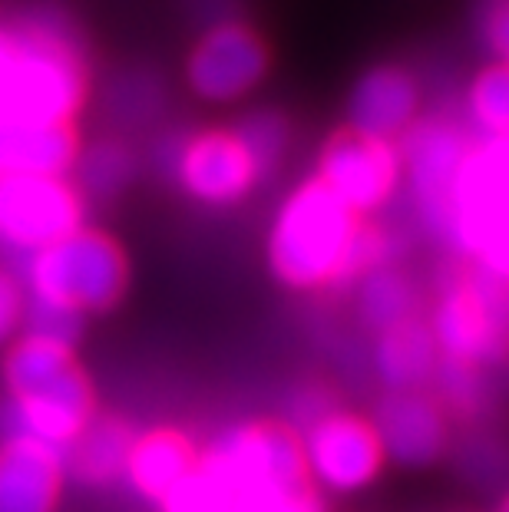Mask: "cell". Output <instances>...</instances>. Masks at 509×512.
I'll return each instance as SVG.
<instances>
[{
  "label": "cell",
  "mask_w": 509,
  "mask_h": 512,
  "mask_svg": "<svg viewBox=\"0 0 509 512\" xmlns=\"http://www.w3.org/2000/svg\"><path fill=\"white\" fill-rule=\"evenodd\" d=\"M90 93L80 37L53 10L0 20V119L73 126Z\"/></svg>",
  "instance_id": "1"
},
{
  "label": "cell",
  "mask_w": 509,
  "mask_h": 512,
  "mask_svg": "<svg viewBox=\"0 0 509 512\" xmlns=\"http://www.w3.org/2000/svg\"><path fill=\"white\" fill-rule=\"evenodd\" d=\"M361 225L357 215L311 176L281 199L268 225V271L281 288L301 294L348 285L351 252Z\"/></svg>",
  "instance_id": "2"
},
{
  "label": "cell",
  "mask_w": 509,
  "mask_h": 512,
  "mask_svg": "<svg viewBox=\"0 0 509 512\" xmlns=\"http://www.w3.org/2000/svg\"><path fill=\"white\" fill-rule=\"evenodd\" d=\"M17 278L27 301L86 321L113 311L126 298L133 265L126 248L110 232L83 225L20 261Z\"/></svg>",
  "instance_id": "3"
},
{
  "label": "cell",
  "mask_w": 509,
  "mask_h": 512,
  "mask_svg": "<svg viewBox=\"0 0 509 512\" xmlns=\"http://www.w3.org/2000/svg\"><path fill=\"white\" fill-rule=\"evenodd\" d=\"M443 245L463 265L506 278L509 268V146L473 136L450 195Z\"/></svg>",
  "instance_id": "4"
},
{
  "label": "cell",
  "mask_w": 509,
  "mask_h": 512,
  "mask_svg": "<svg viewBox=\"0 0 509 512\" xmlns=\"http://www.w3.org/2000/svg\"><path fill=\"white\" fill-rule=\"evenodd\" d=\"M427 328L443 361H460L490 370L506 357L509 301L506 278L483 268L460 265L440 288Z\"/></svg>",
  "instance_id": "5"
},
{
  "label": "cell",
  "mask_w": 509,
  "mask_h": 512,
  "mask_svg": "<svg viewBox=\"0 0 509 512\" xmlns=\"http://www.w3.org/2000/svg\"><path fill=\"white\" fill-rule=\"evenodd\" d=\"M199 466L225 486L232 499L285 493L308 486L298 433L285 420H245L199 446Z\"/></svg>",
  "instance_id": "6"
},
{
  "label": "cell",
  "mask_w": 509,
  "mask_h": 512,
  "mask_svg": "<svg viewBox=\"0 0 509 512\" xmlns=\"http://www.w3.org/2000/svg\"><path fill=\"white\" fill-rule=\"evenodd\" d=\"M301 463L314 493L354 496L384 473V450L364 413L331 407L298 430Z\"/></svg>",
  "instance_id": "7"
},
{
  "label": "cell",
  "mask_w": 509,
  "mask_h": 512,
  "mask_svg": "<svg viewBox=\"0 0 509 512\" xmlns=\"http://www.w3.org/2000/svg\"><path fill=\"white\" fill-rule=\"evenodd\" d=\"M86 225V199L70 179H0V248L20 261Z\"/></svg>",
  "instance_id": "8"
},
{
  "label": "cell",
  "mask_w": 509,
  "mask_h": 512,
  "mask_svg": "<svg viewBox=\"0 0 509 512\" xmlns=\"http://www.w3.org/2000/svg\"><path fill=\"white\" fill-rule=\"evenodd\" d=\"M470 139L473 136L453 126L450 119H420L397 143L400 169H404V182L410 202L417 209V219L440 242L447 235L453 182H457Z\"/></svg>",
  "instance_id": "9"
},
{
  "label": "cell",
  "mask_w": 509,
  "mask_h": 512,
  "mask_svg": "<svg viewBox=\"0 0 509 512\" xmlns=\"http://www.w3.org/2000/svg\"><path fill=\"white\" fill-rule=\"evenodd\" d=\"M314 179L364 222L394 199L404 182V169H400L397 143H381L344 129L321 146Z\"/></svg>",
  "instance_id": "10"
},
{
  "label": "cell",
  "mask_w": 509,
  "mask_h": 512,
  "mask_svg": "<svg viewBox=\"0 0 509 512\" xmlns=\"http://www.w3.org/2000/svg\"><path fill=\"white\" fill-rule=\"evenodd\" d=\"M169 172L179 189L205 209H232L265 182L232 129L182 136L169 146Z\"/></svg>",
  "instance_id": "11"
},
{
  "label": "cell",
  "mask_w": 509,
  "mask_h": 512,
  "mask_svg": "<svg viewBox=\"0 0 509 512\" xmlns=\"http://www.w3.org/2000/svg\"><path fill=\"white\" fill-rule=\"evenodd\" d=\"M272 67L262 34L248 24H215L192 43L186 83L205 103H238L255 93Z\"/></svg>",
  "instance_id": "12"
},
{
  "label": "cell",
  "mask_w": 509,
  "mask_h": 512,
  "mask_svg": "<svg viewBox=\"0 0 509 512\" xmlns=\"http://www.w3.org/2000/svg\"><path fill=\"white\" fill-rule=\"evenodd\" d=\"M96 413L100 407H96L93 380L80 364L34 394L7 397L0 403V440L24 437L63 453Z\"/></svg>",
  "instance_id": "13"
},
{
  "label": "cell",
  "mask_w": 509,
  "mask_h": 512,
  "mask_svg": "<svg viewBox=\"0 0 509 512\" xmlns=\"http://www.w3.org/2000/svg\"><path fill=\"white\" fill-rule=\"evenodd\" d=\"M387 463L424 470L450 446V413L433 390H384L371 417Z\"/></svg>",
  "instance_id": "14"
},
{
  "label": "cell",
  "mask_w": 509,
  "mask_h": 512,
  "mask_svg": "<svg viewBox=\"0 0 509 512\" xmlns=\"http://www.w3.org/2000/svg\"><path fill=\"white\" fill-rule=\"evenodd\" d=\"M420 86L404 67H371L354 83L348 96V129L357 136L400 143V136L417 123Z\"/></svg>",
  "instance_id": "15"
},
{
  "label": "cell",
  "mask_w": 509,
  "mask_h": 512,
  "mask_svg": "<svg viewBox=\"0 0 509 512\" xmlns=\"http://www.w3.org/2000/svg\"><path fill=\"white\" fill-rule=\"evenodd\" d=\"M63 453L24 437L0 440V512H60Z\"/></svg>",
  "instance_id": "16"
},
{
  "label": "cell",
  "mask_w": 509,
  "mask_h": 512,
  "mask_svg": "<svg viewBox=\"0 0 509 512\" xmlns=\"http://www.w3.org/2000/svg\"><path fill=\"white\" fill-rule=\"evenodd\" d=\"M199 463V443L179 427H149L136 430L123 463V483L133 489L139 499L159 506L182 479H186Z\"/></svg>",
  "instance_id": "17"
},
{
  "label": "cell",
  "mask_w": 509,
  "mask_h": 512,
  "mask_svg": "<svg viewBox=\"0 0 509 512\" xmlns=\"http://www.w3.org/2000/svg\"><path fill=\"white\" fill-rule=\"evenodd\" d=\"M80 139L73 126H17L0 119V179L53 176L70 179Z\"/></svg>",
  "instance_id": "18"
},
{
  "label": "cell",
  "mask_w": 509,
  "mask_h": 512,
  "mask_svg": "<svg viewBox=\"0 0 509 512\" xmlns=\"http://www.w3.org/2000/svg\"><path fill=\"white\" fill-rule=\"evenodd\" d=\"M133 437L136 427L129 420L116 417V413H96L80 437L63 450L67 479L93 489L119 483Z\"/></svg>",
  "instance_id": "19"
},
{
  "label": "cell",
  "mask_w": 509,
  "mask_h": 512,
  "mask_svg": "<svg viewBox=\"0 0 509 512\" xmlns=\"http://www.w3.org/2000/svg\"><path fill=\"white\" fill-rule=\"evenodd\" d=\"M440 367V351L424 318H410L377 334L374 374L384 390H430Z\"/></svg>",
  "instance_id": "20"
},
{
  "label": "cell",
  "mask_w": 509,
  "mask_h": 512,
  "mask_svg": "<svg viewBox=\"0 0 509 512\" xmlns=\"http://www.w3.org/2000/svg\"><path fill=\"white\" fill-rule=\"evenodd\" d=\"M80 367V357L73 347H63L47 337L20 331L14 341L4 347V361H0V380H4L7 397H24L34 390L53 384L63 374Z\"/></svg>",
  "instance_id": "21"
},
{
  "label": "cell",
  "mask_w": 509,
  "mask_h": 512,
  "mask_svg": "<svg viewBox=\"0 0 509 512\" xmlns=\"http://www.w3.org/2000/svg\"><path fill=\"white\" fill-rule=\"evenodd\" d=\"M354 288H357L354 291L357 318H361L367 331H374V337L410 318H420V298L414 281L397 265L371 271L361 281H354Z\"/></svg>",
  "instance_id": "22"
},
{
  "label": "cell",
  "mask_w": 509,
  "mask_h": 512,
  "mask_svg": "<svg viewBox=\"0 0 509 512\" xmlns=\"http://www.w3.org/2000/svg\"><path fill=\"white\" fill-rule=\"evenodd\" d=\"M136 162L133 152L116 139H100V143L80 146L77 162L70 169V182L77 185V192L90 195V199H113L116 192H123L133 182Z\"/></svg>",
  "instance_id": "23"
},
{
  "label": "cell",
  "mask_w": 509,
  "mask_h": 512,
  "mask_svg": "<svg viewBox=\"0 0 509 512\" xmlns=\"http://www.w3.org/2000/svg\"><path fill=\"white\" fill-rule=\"evenodd\" d=\"M235 139L248 152V159L255 162L258 176L268 179L278 169V162L285 159L291 143V123L278 110H252L245 113L232 126Z\"/></svg>",
  "instance_id": "24"
},
{
  "label": "cell",
  "mask_w": 509,
  "mask_h": 512,
  "mask_svg": "<svg viewBox=\"0 0 509 512\" xmlns=\"http://www.w3.org/2000/svg\"><path fill=\"white\" fill-rule=\"evenodd\" d=\"M467 110L476 136L506 139L509 133V73L506 63H490L476 73L467 93Z\"/></svg>",
  "instance_id": "25"
},
{
  "label": "cell",
  "mask_w": 509,
  "mask_h": 512,
  "mask_svg": "<svg viewBox=\"0 0 509 512\" xmlns=\"http://www.w3.org/2000/svg\"><path fill=\"white\" fill-rule=\"evenodd\" d=\"M433 397L443 403L447 413L457 417H480L490 403V380H486L483 367L460 364V361H443L433 374Z\"/></svg>",
  "instance_id": "26"
},
{
  "label": "cell",
  "mask_w": 509,
  "mask_h": 512,
  "mask_svg": "<svg viewBox=\"0 0 509 512\" xmlns=\"http://www.w3.org/2000/svg\"><path fill=\"white\" fill-rule=\"evenodd\" d=\"M232 506L235 499L225 493V486L196 463V470L182 479L156 509L159 512H232Z\"/></svg>",
  "instance_id": "27"
},
{
  "label": "cell",
  "mask_w": 509,
  "mask_h": 512,
  "mask_svg": "<svg viewBox=\"0 0 509 512\" xmlns=\"http://www.w3.org/2000/svg\"><path fill=\"white\" fill-rule=\"evenodd\" d=\"M83 328H86V321L77 318V314L47 308V304H34V301H27L24 324H20V331L37 334V337H47V341H57L63 347H73V351H77V344H80V337H83Z\"/></svg>",
  "instance_id": "28"
},
{
  "label": "cell",
  "mask_w": 509,
  "mask_h": 512,
  "mask_svg": "<svg viewBox=\"0 0 509 512\" xmlns=\"http://www.w3.org/2000/svg\"><path fill=\"white\" fill-rule=\"evenodd\" d=\"M232 512H328L311 486L285 489V493H255L235 499Z\"/></svg>",
  "instance_id": "29"
},
{
  "label": "cell",
  "mask_w": 509,
  "mask_h": 512,
  "mask_svg": "<svg viewBox=\"0 0 509 512\" xmlns=\"http://www.w3.org/2000/svg\"><path fill=\"white\" fill-rule=\"evenodd\" d=\"M24 308H27V298H24V288H20V278L14 271L0 268V347H7L20 334Z\"/></svg>",
  "instance_id": "30"
},
{
  "label": "cell",
  "mask_w": 509,
  "mask_h": 512,
  "mask_svg": "<svg viewBox=\"0 0 509 512\" xmlns=\"http://www.w3.org/2000/svg\"><path fill=\"white\" fill-rule=\"evenodd\" d=\"M486 37H490V47L496 53V63L506 60V50H509V10L503 0H496L490 17H486Z\"/></svg>",
  "instance_id": "31"
},
{
  "label": "cell",
  "mask_w": 509,
  "mask_h": 512,
  "mask_svg": "<svg viewBox=\"0 0 509 512\" xmlns=\"http://www.w3.org/2000/svg\"><path fill=\"white\" fill-rule=\"evenodd\" d=\"M493 512H509V509H506V503H500V506H496Z\"/></svg>",
  "instance_id": "32"
}]
</instances>
